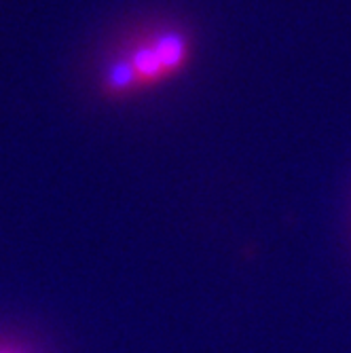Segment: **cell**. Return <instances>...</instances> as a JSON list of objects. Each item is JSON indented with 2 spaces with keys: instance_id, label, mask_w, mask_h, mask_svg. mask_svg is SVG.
I'll return each instance as SVG.
<instances>
[{
  "instance_id": "cell-1",
  "label": "cell",
  "mask_w": 351,
  "mask_h": 353,
  "mask_svg": "<svg viewBox=\"0 0 351 353\" xmlns=\"http://www.w3.org/2000/svg\"><path fill=\"white\" fill-rule=\"evenodd\" d=\"M195 39L182 21L154 17L136 23L104 49L95 91L106 102H127L180 79L193 63Z\"/></svg>"
}]
</instances>
